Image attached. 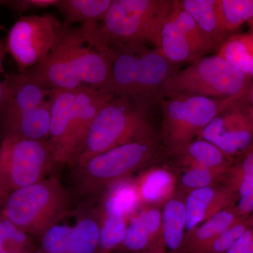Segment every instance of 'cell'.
<instances>
[{"instance_id": "obj_20", "label": "cell", "mask_w": 253, "mask_h": 253, "mask_svg": "<svg viewBox=\"0 0 253 253\" xmlns=\"http://www.w3.org/2000/svg\"><path fill=\"white\" fill-rule=\"evenodd\" d=\"M112 0H58L55 7L62 14V31L81 23L103 21Z\"/></svg>"}, {"instance_id": "obj_6", "label": "cell", "mask_w": 253, "mask_h": 253, "mask_svg": "<svg viewBox=\"0 0 253 253\" xmlns=\"http://www.w3.org/2000/svg\"><path fill=\"white\" fill-rule=\"evenodd\" d=\"M251 80L217 54L204 56L168 78L160 93L159 103L178 96L217 99L236 96L247 91Z\"/></svg>"}, {"instance_id": "obj_24", "label": "cell", "mask_w": 253, "mask_h": 253, "mask_svg": "<svg viewBox=\"0 0 253 253\" xmlns=\"http://www.w3.org/2000/svg\"><path fill=\"white\" fill-rule=\"evenodd\" d=\"M177 154L183 155L190 166H201L226 172L230 169L229 158L215 145L204 139H194Z\"/></svg>"}, {"instance_id": "obj_2", "label": "cell", "mask_w": 253, "mask_h": 253, "mask_svg": "<svg viewBox=\"0 0 253 253\" xmlns=\"http://www.w3.org/2000/svg\"><path fill=\"white\" fill-rule=\"evenodd\" d=\"M114 97L104 89L84 86L52 90L47 142L55 162L72 169L81 154L97 113Z\"/></svg>"}, {"instance_id": "obj_4", "label": "cell", "mask_w": 253, "mask_h": 253, "mask_svg": "<svg viewBox=\"0 0 253 253\" xmlns=\"http://www.w3.org/2000/svg\"><path fill=\"white\" fill-rule=\"evenodd\" d=\"M3 201V217L26 234L41 236L69 212L71 196L56 176L11 193Z\"/></svg>"}, {"instance_id": "obj_42", "label": "cell", "mask_w": 253, "mask_h": 253, "mask_svg": "<svg viewBox=\"0 0 253 253\" xmlns=\"http://www.w3.org/2000/svg\"><path fill=\"white\" fill-rule=\"evenodd\" d=\"M0 253H12L11 252V251H9V250H8L6 249V248H4V249H1V251H0Z\"/></svg>"}, {"instance_id": "obj_14", "label": "cell", "mask_w": 253, "mask_h": 253, "mask_svg": "<svg viewBox=\"0 0 253 253\" xmlns=\"http://www.w3.org/2000/svg\"><path fill=\"white\" fill-rule=\"evenodd\" d=\"M7 96L0 116L22 112L49 102L51 89L41 85L25 73L7 75Z\"/></svg>"}, {"instance_id": "obj_28", "label": "cell", "mask_w": 253, "mask_h": 253, "mask_svg": "<svg viewBox=\"0 0 253 253\" xmlns=\"http://www.w3.org/2000/svg\"><path fill=\"white\" fill-rule=\"evenodd\" d=\"M216 10L221 29L229 38L253 18V0H216Z\"/></svg>"}, {"instance_id": "obj_35", "label": "cell", "mask_w": 253, "mask_h": 253, "mask_svg": "<svg viewBox=\"0 0 253 253\" xmlns=\"http://www.w3.org/2000/svg\"><path fill=\"white\" fill-rule=\"evenodd\" d=\"M58 0H2L0 1V4L18 12H25L32 9H45L49 6H55Z\"/></svg>"}, {"instance_id": "obj_17", "label": "cell", "mask_w": 253, "mask_h": 253, "mask_svg": "<svg viewBox=\"0 0 253 253\" xmlns=\"http://www.w3.org/2000/svg\"><path fill=\"white\" fill-rule=\"evenodd\" d=\"M155 49L174 64L193 62L204 57L195 51L180 28L169 17V13L163 21L158 46Z\"/></svg>"}, {"instance_id": "obj_41", "label": "cell", "mask_w": 253, "mask_h": 253, "mask_svg": "<svg viewBox=\"0 0 253 253\" xmlns=\"http://www.w3.org/2000/svg\"><path fill=\"white\" fill-rule=\"evenodd\" d=\"M249 24L250 26V32L253 33V18L251 21H250Z\"/></svg>"}, {"instance_id": "obj_36", "label": "cell", "mask_w": 253, "mask_h": 253, "mask_svg": "<svg viewBox=\"0 0 253 253\" xmlns=\"http://www.w3.org/2000/svg\"><path fill=\"white\" fill-rule=\"evenodd\" d=\"M7 54L6 41L3 39L0 40V73L4 72V68H3V61Z\"/></svg>"}, {"instance_id": "obj_11", "label": "cell", "mask_w": 253, "mask_h": 253, "mask_svg": "<svg viewBox=\"0 0 253 253\" xmlns=\"http://www.w3.org/2000/svg\"><path fill=\"white\" fill-rule=\"evenodd\" d=\"M62 23L51 14L21 16L10 28L6 38L8 54L20 73L45 61L57 44Z\"/></svg>"}, {"instance_id": "obj_10", "label": "cell", "mask_w": 253, "mask_h": 253, "mask_svg": "<svg viewBox=\"0 0 253 253\" xmlns=\"http://www.w3.org/2000/svg\"><path fill=\"white\" fill-rule=\"evenodd\" d=\"M46 141L4 137L0 142V201L45 179L56 166Z\"/></svg>"}, {"instance_id": "obj_22", "label": "cell", "mask_w": 253, "mask_h": 253, "mask_svg": "<svg viewBox=\"0 0 253 253\" xmlns=\"http://www.w3.org/2000/svg\"><path fill=\"white\" fill-rule=\"evenodd\" d=\"M217 54L244 73L253 78V33H234L218 49Z\"/></svg>"}, {"instance_id": "obj_7", "label": "cell", "mask_w": 253, "mask_h": 253, "mask_svg": "<svg viewBox=\"0 0 253 253\" xmlns=\"http://www.w3.org/2000/svg\"><path fill=\"white\" fill-rule=\"evenodd\" d=\"M153 138L134 141L96 155L72 169L78 196L87 201L144 167L156 152Z\"/></svg>"}, {"instance_id": "obj_27", "label": "cell", "mask_w": 253, "mask_h": 253, "mask_svg": "<svg viewBox=\"0 0 253 253\" xmlns=\"http://www.w3.org/2000/svg\"><path fill=\"white\" fill-rule=\"evenodd\" d=\"M141 202L157 204L169 199L174 186V179L166 169L155 168L136 181Z\"/></svg>"}, {"instance_id": "obj_39", "label": "cell", "mask_w": 253, "mask_h": 253, "mask_svg": "<svg viewBox=\"0 0 253 253\" xmlns=\"http://www.w3.org/2000/svg\"><path fill=\"white\" fill-rule=\"evenodd\" d=\"M246 97L251 113L253 114V83L250 84L247 92H246Z\"/></svg>"}, {"instance_id": "obj_5", "label": "cell", "mask_w": 253, "mask_h": 253, "mask_svg": "<svg viewBox=\"0 0 253 253\" xmlns=\"http://www.w3.org/2000/svg\"><path fill=\"white\" fill-rule=\"evenodd\" d=\"M153 134L147 113L126 97L114 96L95 117L81 154L71 169L96 155L129 143L151 139Z\"/></svg>"}, {"instance_id": "obj_32", "label": "cell", "mask_w": 253, "mask_h": 253, "mask_svg": "<svg viewBox=\"0 0 253 253\" xmlns=\"http://www.w3.org/2000/svg\"><path fill=\"white\" fill-rule=\"evenodd\" d=\"M226 172L201 166H191L181 176V184L191 191L212 186L214 181Z\"/></svg>"}, {"instance_id": "obj_38", "label": "cell", "mask_w": 253, "mask_h": 253, "mask_svg": "<svg viewBox=\"0 0 253 253\" xmlns=\"http://www.w3.org/2000/svg\"><path fill=\"white\" fill-rule=\"evenodd\" d=\"M8 241V235L4 224H3L2 220L0 219V251L1 249H4L5 245H6V241Z\"/></svg>"}, {"instance_id": "obj_29", "label": "cell", "mask_w": 253, "mask_h": 253, "mask_svg": "<svg viewBox=\"0 0 253 253\" xmlns=\"http://www.w3.org/2000/svg\"><path fill=\"white\" fill-rule=\"evenodd\" d=\"M97 212L100 223L101 253H109L124 241L127 228L126 217Z\"/></svg>"}, {"instance_id": "obj_15", "label": "cell", "mask_w": 253, "mask_h": 253, "mask_svg": "<svg viewBox=\"0 0 253 253\" xmlns=\"http://www.w3.org/2000/svg\"><path fill=\"white\" fill-rule=\"evenodd\" d=\"M233 196L230 189L213 186L191 191L185 202L186 231L190 232L215 213L232 206Z\"/></svg>"}, {"instance_id": "obj_12", "label": "cell", "mask_w": 253, "mask_h": 253, "mask_svg": "<svg viewBox=\"0 0 253 253\" xmlns=\"http://www.w3.org/2000/svg\"><path fill=\"white\" fill-rule=\"evenodd\" d=\"M246 95L219 113L199 136L215 145L229 159L240 157L253 143V117Z\"/></svg>"}, {"instance_id": "obj_31", "label": "cell", "mask_w": 253, "mask_h": 253, "mask_svg": "<svg viewBox=\"0 0 253 253\" xmlns=\"http://www.w3.org/2000/svg\"><path fill=\"white\" fill-rule=\"evenodd\" d=\"M71 227L65 224H54L43 233L42 253H68Z\"/></svg>"}, {"instance_id": "obj_30", "label": "cell", "mask_w": 253, "mask_h": 253, "mask_svg": "<svg viewBox=\"0 0 253 253\" xmlns=\"http://www.w3.org/2000/svg\"><path fill=\"white\" fill-rule=\"evenodd\" d=\"M251 221V214L214 238L211 242L194 250L189 253H225L234 243L242 236L249 227Z\"/></svg>"}, {"instance_id": "obj_23", "label": "cell", "mask_w": 253, "mask_h": 253, "mask_svg": "<svg viewBox=\"0 0 253 253\" xmlns=\"http://www.w3.org/2000/svg\"><path fill=\"white\" fill-rule=\"evenodd\" d=\"M184 9L211 40L216 51L227 39L218 18L216 0H181Z\"/></svg>"}, {"instance_id": "obj_8", "label": "cell", "mask_w": 253, "mask_h": 253, "mask_svg": "<svg viewBox=\"0 0 253 253\" xmlns=\"http://www.w3.org/2000/svg\"><path fill=\"white\" fill-rule=\"evenodd\" d=\"M170 4L168 0H112L101 26L104 41L109 46L151 43L157 48Z\"/></svg>"}, {"instance_id": "obj_18", "label": "cell", "mask_w": 253, "mask_h": 253, "mask_svg": "<svg viewBox=\"0 0 253 253\" xmlns=\"http://www.w3.org/2000/svg\"><path fill=\"white\" fill-rule=\"evenodd\" d=\"M244 217H246L240 215L236 206H231L221 210L203 222L201 225L190 231L186 239V251L191 253L194 250L211 242L214 238L242 220Z\"/></svg>"}, {"instance_id": "obj_33", "label": "cell", "mask_w": 253, "mask_h": 253, "mask_svg": "<svg viewBox=\"0 0 253 253\" xmlns=\"http://www.w3.org/2000/svg\"><path fill=\"white\" fill-rule=\"evenodd\" d=\"M154 245L147 231L141 225L135 217L131 218L127 224L126 238L122 246L131 252H141Z\"/></svg>"}, {"instance_id": "obj_1", "label": "cell", "mask_w": 253, "mask_h": 253, "mask_svg": "<svg viewBox=\"0 0 253 253\" xmlns=\"http://www.w3.org/2000/svg\"><path fill=\"white\" fill-rule=\"evenodd\" d=\"M111 71L110 46L101 25L86 23L62 31L45 61L23 73L51 90L84 86L105 90Z\"/></svg>"}, {"instance_id": "obj_13", "label": "cell", "mask_w": 253, "mask_h": 253, "mask_svg": "<svg viewBox=\"0 0 253 253\" xmlns=\"http://www.w3.org/2000/svg\"><path fill=\"white\" fill-rule=\"evenodd\" d=\"M51 120V101L28 111L0 116V136L29 140L47 141Z\"/></svg>"}, {"instance_id": "obj_25", "label": "cell", "mask_w": 253, "mask_h": 253, "mask_svg": "<svg viewBox=\"0 0 253 253\" xmlns=\"http://www.w3.org/2000/svg\"><path fill=\"white\" fill-rule=\"evenodd\" d=\"M169 16L180 28L195 51L201 56H205L208 53L216 51L212 40L184 9L180 0L171 1Z\"/></svg>"}, {"instance_id": "obj_9", "label": "cell", "mask_w": 253, "mask_h": 253, "mask_svg": "<svg viewBox=\"0 0 253 253\" xmlns=\"http://www.w3.org/2000/svg\"><path fill=\"white\" fill-rule=\"evenodd\" d=\"M246 92L222 99L178 96L163 100L160 102L163 134L168 149L174 153L180 151L195 137H199L219 113L244 97Z\"/></svg>"}, {"instance_id": "obj_19", "label": "cell", "mask_w": 253, "mask_h": 253, "mask_svg": "<svg viewBox=\"0 0 253 253\" xmlns=\"http://www.w3.org/2000/svg\"><path fill=\"white\" fill-rule=\"evenodd\" d=\"M185 203L181 200L173 199L167 201L162 213L161 249L174 253L184 244L186 230Z\"/></svg>"}, {"instance_id": "obj_34", "label": "cell", "mask_w": 253, "mask_h": 253, "mask_svg": "<svg viewBox=\"0 0 253 253\" xmlns=\"http://www.w3.org/2000/svg\"><path fill=\"white\" fill-rule=\"evenodd\" d=\"M136 219L141 225L144 226L155 245V241L158 236L161 234V224H162V214L157 209L151 208L141 211L136 214Z\"/></svg>"}, {"instance_id": "obj_16", "label": "cell", "mask_w": 253, "mask_h": 253, "mask_svg": "<svg viewBox=\"0 0 253 253\" xmlns=\"http://www.w3.org/2000/svg\"><path fill=\"white\" fill-rule=\"evenodd\" d=\"M100 250V223L97 211L83 204L71 227L68 253H98Z\"/></svg>"}, {"instance_id": "obj_21", "label": "cell", "mask_w": 253, "mask_h": 253, "mask_svg": "<svg viewBox=\"0 0 253 253\" xmlns=\"http://www.w3.org/2000/svg\"><path fill=\"white\" fill-rule=\"evenodd\" d=\"M109 189L97 211L100 213L127 217L140 204L136 181L124 179Z\"/></svg>"}, {"instance_id": "obj_3", "label": "cell", "mask_w": 253, "mask_h": 253, "mask_svg": "<svg viewBox=\"0 0 253 253\" xmlns=\"http://www.w3.org/2000/svg\"><path fill=\"white\" fill-rule=\"evenodd\" d=\"M111 76L105 91L126 97L141 111L159 102L163 84L175 72L174 63L146 44L110 46Z\"/></svg>"}, {"instance_id": "obj_37", "label": "cell", "mask_w": 253, "mask_h": 253, "mask_svg": "<svg viewBox=\"0 0 253 253\" xmlns=\"http://www.w3.org/2000/svg\"><path fill=\"white\" fill-rule=\"evenodd\" d=\"M7 96V82L5 79L0 83V109L4 105Z\"/></svg>"}, {"instance_id": "obj_40", "label": "cell", "mask_w": 253, "mask_h": 253, "mask_svg": "<svg viewBox=\"0 0 253 253\" xmlns=\"http://www.w3.org/2000/svg\"><path fill=\"white\" fill-rule=\"evenodd\" d=\"M244 253H253V242Z\"/></svg>"}, {"instance_id": "obj_26", "label": "cell", "mask_w": 253, "mask_h": 253, "mask_svg": "<svg viewBox=\"0 0 253 253\" xmlns=\"http://www.w3.org/2000/svg\"><path fill=\"white\" fill-rule=\"evenodd\" d=\"M239 158V165L231 169L234 181L229 189L238 191L236 206L241 214L247 215L253 212V143Z\"/></svg>"}]
</instances>
